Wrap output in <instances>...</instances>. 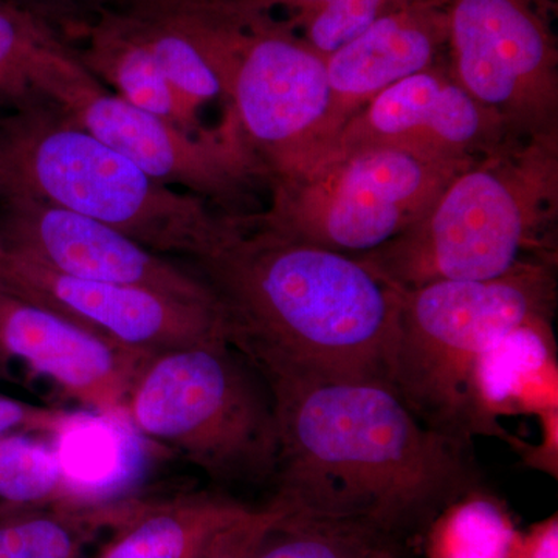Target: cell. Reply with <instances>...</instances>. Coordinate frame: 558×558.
Masks as SVG:
<instances>
[{
	"instance_id": "7402d4cb",
	"label": "cell",
	"mask_w": 558,
	"mask_h": 558,
	"mask_svg": "<svg viewBox=\"0 0 558 558\" xmlns=\"http://www.w3.org/2000/svg\"><path fill=\"white\" fill-rule=\"evenodd\" d=\"M245 9L274 14L307 46L328 58L385 14L421 0H236ZM274 17V16H271Z\"/></svg>"
},
{
	"instance_id": "83f0119b",
	"label": "cell",
	"mask_w": 558,
	"mask_h": 558,
	"mask_svg": "<svg viewBox=\"0 0 558 558\" xmlns=\"http://www.w3.org/2000/svg\"><path fill=\"white\" fill-rule=\"evenodd\" d=\"M70 414L44 409L21 400L0 396V439L13 435H54L68 422Z\"/></svg>"
},
{
	"instance_id": "4fadbf2b",
	"label": "cell",
	"mask_w": 558,
	"mask_h": 558,
	"mask_svg": "<svg viewBox=\"0 0 558 558\" xmlns=\"http://www.w3.org/2000/svg\"><path fill=\"white\" fill-rule=\"evenodd\" d=\"M0 247L68 277L218 306L199 275L180 269L106 223L68 209L36 202L0 205Z\"/></svg>"
},
{
	"instance_id": "3957f363",
	"label": "cell",
	"mask_w": 558,
	"mask_h": 558,
	"mask_svg": "<svg viewBox=\"0 0 558 558\" xmlns=\"http://www.w3.org/2000/svg\"><path fill=\"white\" fill-rule=\"evenodd\" d=\"M558 132L510 140L451 179L433 207L359 256L392 288L501 277L557 260Z\"/></svg>"
},
{
	"instance_id": "cb8c5ba5",
	"label": "cell",
	"mask_w": 558,
	"mask_h": 558,
	"mask_svg": "<svg viewBox=\"0 0 558 558\" xmlns=\"http://www.w3.org/2000/svg\"><path fill=\"white\" fill-rule=\"evenodd\" d=\"M381 550L396 545L362 524L286 512L253 558H371Z\"/></svg>"
},
{
	"instance_id": "f546056e",
	"label": "cell",
	"mask_w": 558,
	"mask_h": 558,
	"mask_svg": "<svg viewBox=\"0 0 558 558\" xmlns=\"http://www.w3.org/2000/svg\"><path fill=\"white\" fill-rule=\"evenodd\" d=\"M510 558H558L557 513L519 531Z\"/></svg>"
},
{
	"instance_id": "4316f807",
	"label": "cell",
	"mask_w": 558,
	"mask_h": 558,
	"mask_svg": "<svg viewBox=\"0 0 558 558\" xmlns=\"http://www.w3.org/2000/svg\"><path fill=\"white\" fill-rule=\"evenodd\" d=\"M284 506L271 501L263 509L250 508L244 515L222 529L199 558H253L270 529L286 515Z\"/></svg>"
},
{
	"instance_id": "1f68e13d",
	"label": "cell",
	"mask_w": 558,
	"mask_h": 558,
	"mask_svg": "<svg viewBox=\"0 0 558 558\" xmlns=\"http://www.w3.org/2000/svg\"><path fill=\"white\" fill-rule=\"evenodd\" d=\"M553 2H556V0H542L543 5L546 7V9H550V5H553Z\"/></svg>"
},
{
	"instance_id": "d4e9b609",
	"label": "cell",
	"mask_w": 558,
	"mask_h": 558,
	"mask_svg": "<svg viewBox=\"0 0 558 558\" xmlns=\"http://www.w3.org/2000/svg\"><path fill=\"white\" fill-rule=\"evenodd\" d=\"M51 502H65L54 447L25 433L0 439V513Z\"/></svg>"
},
{
	"instance_id": "8fae6325",
	"label": "cell",
	"mask_w": 558,
	"mask_h": 558,
	"mask_svg": "<svg viewBox=\"0 0 558 558\" xmlns=\"http://www.w3.org/2000/svg\"><path fill=\"white\" fill-rule=\"evenodd\" d=\"M0 282L22 299L143 357L229 343L218 306L156 290L68 277L5 252L0 258Z\"/></svg>"
},
{
	"instance_id": "7a4b0ae2",
	"label": "cell",
	"mask_w": 558,
	"mask_h": 558,
	"mask_svg": "<svg viewBox=\"0 0 558 558\" xmlns=\"http://www.w3.org/2000/svg\"><path fill=\"white\" fill-rule=\"evenodd\" d=\"M277 416L275 501L398 542L480 486L469 442L418 421L377 381L267 385Z\"/></svg>"
},
{
	"instance_id": "ffe728a7",
	"label": "cell",
	"mask_w": 558,
	"mask_h": 558,
	"mask_svg": "<svg viewBox=\"0 0 558 558\" xmlns=\"http://www.w3.org/2000/svg\"><path fill=\"white\" fill-rule=\"evenodd\" d=\"M123 418L70 414L54 433L53 447L65 480V502L98 505L126 483L128 442Z\"/></svg>"
},
{
	"instance_id": "6da1fadb",
	"label": "cell",
	"mask_w": 558,
	"mask_h": 558,
	"mask_svg": "<svg viewBox=\"0 0 558 558\" xmlns=\"http://www.w3.org/2000/svg\"><path fill=\"white\" fill-rule=\"evenodd\" d=\"M227 341L267 385L392 387L399 290L362 260L293 240L258 213H222L193 259Z\"/></svg>"
},
{
	"instance_id": "277c9868",
	"label": "cell",
	"mask_w": 558,
	"mask_h": 558,
	"mask_svg": "<svg viewBox=\"0 0 558 558\" xmlns=\"http://www.w3.org/2000/svg\"><path fill=\"white\" fill-rule=\"evenodd\" d=\"M13 202L68 209L159 255L191 259L208 247L222 215L149 178L46 100L0 119V205Z\"/></svg>"
},
{
	"instance_id": "484cf974",
	"label": "cell",
	"mask_w": 558,
	"mask_h": 558,
	"mask_svg": "<svg viewBox=\"0 0 558 558\" xmlns=\"http://www.w3.org/2000/svg\"><path fill=\"white\" fill-rule=\"evenodd\" d=\"M61 44L38 14L0 0V100L16 106L38 100L36 69Z\"/></svg>"
},
{
	"instance_id": "603a6c76",
	"label": "cell",
	"mask_w": 558,
	"mask_h": 558,
	"mask_svg": "<svg viewBox=\"0 0 558 558\" xmlns=\"http://www.w3.org/2000/svg\"><path fill=\"white\" fill-rule=\"evenodd\" d=\"M116 11L126 27L145 44L163 75L190 108L201 113L209 102L219 98L226 100L215 69L185 33L159 14L132 3L120 2Z\"/></svg>"
},
{
	"instance_id": "5b68a950",
	"label": "cell",
	"mask_w": 558,
	"mask_h": 558,
	"mask_svg": "<svg viewBox=\"0 0 558 558\" xmlns=\"http://www.w3.org/2000/svg\"><path fill=\"white\" fill-rule=\"evenodd\" d=\"M185 33L222 84L267 183L299 174L329 146L326 58L284 24L236 0H134Z\"/></svg>"
},
{
	"instance_id": "d6986e66",
	"label": "cell",
	"mask_w": 558,
	"mask_h": 558,
	"mask_svg": "<svg viewBox=\"0 0 558 558\" xmlns=\"http://www.w3.org/2000/svg\"><path fill=\"white\" fill-rule=\"evenodd\" d=\"M142 499L98 505L51 502L0 513V558H83L102 532L120 526Z\"/></svg>"
},
{
	"instance_id": "4dcf8cb0",
	"label": "cell",
	"mask_w": 558,
	"mask_h": 558,
	"mask_svg": "<svg viewBox=\"0 0 558 558\" xmlns=\"http://www.w3.org/2000/svg\"><path fill=\"white\" fill-rule=\"evenodd\" d=\"M371 558H398L396 557V550H381V553L376 554V556Z\"/></svg>"
},
{
	"instance_id": "8992f818",
	"label": "cell",
	"mask_w": 558,
	"mask_h": 558,
	"mask_svg": "<svg viewBox=\"0 0 558 558\" xmlns=\"http://www.w3.org/2000/svg\"><path fill=\"white\" fill-rule=\"evenodd\" d=\"M557 260H527L481 281L399 290L392 388L418 421L470 444L494 436L475 400L481 360L509 330L554 318Z\"/></svg>"
},
{
	"instance_id": "ac0fdd59",
	"label": "cell",
	"mask_w": 558,
	"mask_h": 558,
	"mask_svg": "<svg viewBox=\"0 0 558 558\" xmlns=\"http://www.w3.org/2000/svg\"><path fill=\"white\" fill-rule=\"evenodd\" d=\"M248 509L207 494L143 501L90 558H199L209 542Z\"/></svg>"
},
{
	"instance_id": "9c48e42d",
	"label": "cell",
	"mask_w": 558,
	"mask_h": 558,
	"mask_svg": "<svg viewBox=\"0 0 558 558\" xmlns=\"http://www.w3.org/2000/svg\"><path fill=\"white\" fill-rule=\"evenodd\" d=\"M35 92L149 178L190 190L223 213H244L240 205L247 191L258 180L267 182L229 112L218 130L189 134L102 89L65 44L40 62Z\"/></svg>"
},
{
	"instance_id": "f1b7e54d",
	"label": "cell",
	"mask_w": 558,
	"mask_h": 558,
	"mask_svg": "<svg viewBox=\"0 0 558 558\" xmlns=\"http://www.w3.org/2000/svg\"><path fill=\"white\" fill-rule=\"evenodd\" d=\"M542 421V442L538 446L517 440L513 449H517L531 468L542 470L557 478L558 465V410L543 414L538 417Z\"/></svg>"
},
{
	"instance_id": "ba28073f",
	"label": "cell",
	"mask_w": 558,
	"mask_h": 558,
	"mask_svg": "<svg viewBox=\"0 0 558 558\" xmlns=\"http://www.w3.org/2000/svg\"><path fill=\"white\" fill-rule=\"evenodd\" d=\"M469 167L388 146L330 150L270 182V207L258 215L293 240L359 258L414 226Z\"/></svg>"
},
{
	"instance_id": "44dd1931",
	"label": "cell",
	"mask_w": 558,
	"mask_h": 558,
	"mask_svg": "<svg viewBox=\"0 0 558 558\" xmlns=\"http://www.w3.org/2000/svg\"><path fill=\"white\" fill-rule=\"evenodd\" d=\"M424 534L427 558H510L519 529L505 502L478 486L440 509Z\"/></svg>"
},
{
	"instance_id": "2e32d148",
	"label": "cell",
	"mask_w": 558,
	"mask_h": 558,
	"mask_svg": "<svg viewBox=\"0 0 558 558\" xmlns=\"http://www.w3.org/2000/svg\"><path fill=\"white\" fill-rule=\"evenodd\" d=\"M554 318H539L509 330L494 344L476 369L475 400L492 435L509 442L517 436L498 418L558 410L557 343Z\"/></svg>"
},
{
	"instance_id": "9a60e30c",
	"label": "cell",
	"mask_w": 558,
	"mask_h": 558,
	"mask_svg": "<svg viewBox=\"0 0 558 558\" xmlns=\"http://www.w3.org/2000/svg\"><path fill=\"white\" fill-rule=\"evenodd\" d=\"M446 3L421 0L385 14L326 58L330 89L328 149L344 124L377 95L439 64L449 43Z\"/></svg>"
},
{
	"instance_id": "e0dca14e",
	"label": "cell",
	"mask_w": 558,
	"mask_h": 558,
	"mask_svg": "<svg viewBox=\"0 0 558 558\" xmlns=\"http://www.w3.org/2000/svg\"><path fill=\"white\" fill-rule=\"evenodd\" d=\"M84 47L73 51L92 76L117 90V97L194 135H205L199 112L190 108L163 75L150 51L116 10H102L83 32Z\"/></svg>"
},
{
	"instance_id": "d6a6232c",
	"label": "cell",
	"mask_w": 558,
	"mask_h": 558,
	"mask_svg": "<svg viewBox=\"0 0 558 558\" xmlns=\"http://www.w3.org/2000/svg\"><path fill=\"white\" fill-rule=\"evenodd\" d=\"M2 255H3V250H2V247H0V258H2Z\"/></svg>"
},
{
	"instance_id": "5bb4252c",
	"label": "cell",
	"mask_w": 558,
	"mask_h": 558,
	"mask_svg": "<svg viewBox=\"0 0 558 558\" xmlns=\"http://www.w3.org/2000/svg\"><path fill=\"white\" fill-rule=\"evenodd\" d=\"M146 359L116 347L0 282V373L11 360L47 377L87 409L123 418Z\"/></svg>"
},
{
	"instance_id": "30bf717a",
	"label": "cell",
	"mask_w": 558,
	"mask_h": 558,
	"mask_svg": "<svg viewBox=\"0 0 558 558\" xmlns=\"http://www.w3.org/2000/svg\"><path fill=\"white\" fill-rule=\"evenodd\" d=\"M542 0H447L449 70L520 137L558 132V53Z\"/></svg>"
},
{
	"instance_id": "52a82bcc",
	"label": "cell",
	"mask_w": 558,
	"mask_h": 558,
	"mask_svg": "<svg viewBox=\"0 0 558 558\" xmlns=\"http://www.w3.org/2000/svg\"><path fill=\"white\" fill-rule=\"evenodd\" d=\"M253 371L229 343L160 352L140 366L124 416L132 428L213 478H271L279 453L277 416Z\"/></svg>"
},
{
	"instance_id": "7c38bea8",
	"label": "cell",
	"mask_w": 558,
	"mask_h": 558,
	"mask_svg": "<svg viewBox=\"0 0 558 558\" xmlns=\"http://www.w3.org/2000/svg\"><path fill=\"white\" fill-rule=\"evenodd\" d=\"M519 137L439 62L377 95L344 124L328 153L388 146L428 160L473 165Z\"/></svg>"
}]
</instances>
